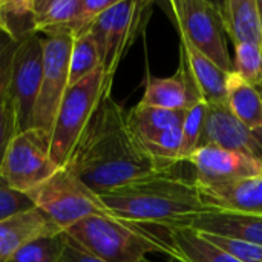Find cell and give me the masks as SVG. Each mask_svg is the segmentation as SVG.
I'll return each instance as SVG.
<instances>
[{"label": "cell", "mask_w": 262, "mask_h": 262, "mask_svg": "<svg viewBox=\"0 0 262 262\" xmlns=\"http://www.w3.org/2000/svg\"><path fill=\"white\" fill-rule=\"evenodd\" d=\"M28 196L35 209L61 232H66L88 216L107 212L100 196L66 167L58 169Z\"/></svg>", "instance_id": "obj_5"}, {"label": "cell", "mask_w": 262, "mask_h": 262, "mask_svg": "<svg viewBox=\"0 0 262 262\" xmlns=\"http://www.w3.org/2000/svg\"><path fill=\"white\" fill-rule=\"evenodd\" d=\"M80 5L81 0H32L37 32L46 37H71V28L80 12Z\"/></svg>", "instance_id": "obj_22"}, {"label": "cell", "mask_w": 262, "mask_h": 262, "mask_svg": "<svg viewBox=\"0 0 262 262\" xmlns=\"http://www.w3.org/2000/svg\"><path fill=\"white\" fill-rule=\"evenodd\" d=\"M43 75V38L32 34L17 45L8 97L14 106L18 132L32 127L34 109Z\"/></svg>", "instance_id": "obj_11"}, {"label": "cell", "mask_w": 262, "mask_h": 262, "mask_svg": "<svg viewBox=\"0 0 262 262\" xmlns=\"http://www.w3.org/2000/svg\"><path fill=\"white\" fill-rule=\"evenodd\" d=\"M72 38L54 35L43 38V75L34 109L32 127L51 134L57 109L69 88V54Z\"/></svg>", "instance_id": "obj_10"}, {"label": "cell", "mask_w": 262, "mask_h": 262, "mask_svg": "<svg viewBox=\"0 0 262 262\" xmlns=\"http://www.w3.org/2000/svg\"><path fill=\"white\" fill-rule=\"evenodd\" d=\"M57 233H61V230L54 226L38 209H32L0 221V262L11 261L17 250L29 241Z\"/></svg>", "instance_id": "obj_18"}, {"label": "cell", "mask_w": 262, "mask_h": 262, "mask_svg": "<svg viewBox=\"0 0 262 262\" xmlns=\"http://www.w3.org/2000/svg\"><path fill=\"white\" fill-rule=\"evenodd\" d=\"M232 61L233 72H236L249 84L262 88V45H236Z\"/></svg>", "instance_id": "obj_27"}, {"label": "cell", "mask_w": 262, "mask_h": 262, "mask_svg": "<svg viewBox=\"0 0 262 262\" xmlns=\"http://www.w3.org/2000/svg\"><path fill=\"white\" fill-rule=\"evenodd\" d=\"M261 89H262V88H261Z\"/></svg>", "instance_id": "obj_36"}, {"label": "cell", "mask_w": 262, "mask_h": 262, "mask_svg": "<svg viewBox=\"0 0 262 262\" xmlns=\"http://www.w3.org/2000/svg\"><path fill=\"white\" fill-rule=\"evenodd\" d=\"M201 97L193 86L186 66L180 61L177 72L172 77H147L144 94L138 104L167 109V111H187Z\"/></svg>", "instance_id": "obj_15"}, {"label": "cell", "mask_w": 262, "mask_h": 262, "mask_svg": "<svg viewBox=\"0 0 262 262\" xmlns=\"http://www.w3.org/2000/svg\"><path fill=\"white\" fill-rule=\"evenodd\" d=\"M207 109L209 104L204 100H200L186 111L183 121V143L180 150V163L186 161L198 149L206 124Z\"/></svg>", "instance_id": "obj_26"}, {"label": "cell", "mask_w": 262, "mask_h": 262, "mask_svg": "<svg viewBox=\"0 0 262 262\" xmlns=\"http://www.w3.org/2000/svg\"><path fill=\"white\" fill-rule=\"evenodd\" d=\"M15 41H12L3 31H0V101L8 95L12 60L17 49Z\"/></svg>", "instance_id": "obj_32"}, {"label": "cell", "mask_w": 262, "mask_h": 262, "mask_svg": "<svg viewBox=\"0 0 262 262\" xmlns=\"http://www.w3.org/2000/svg\"><path fill=\"white\" fill-rule=\"evenodd\" d=\"M115 2L117 0H81L80 12L71 28V37L75 38L81 34H86L98 15L111 8Z\"/></svg>", "instance_id": "obj_30"}, {"label": "cell", "mask_w": 262, "mask_h": 262, "mask_svg": "<svg viewBox=\"0 0 262 262\" xmlns=\"http://www.w3.org/2000/svg\"><path fill=\"white\" fill-rule=\"evenodd\" d=\"M200 233V232H198ZM206 241L218 247L220 250L229 253L230 256L236 258L241 262H262V247L246 243L241 239H233V238H226V236H218V235H209V233H200Z\"/></svg>", "instance_id": "obj_28"}, {"label": "cell", "mask_w": 262, "mask_h": 262, "mask_svg": "<svg viewBox=\"0 0 262 262\" xmlns=\"http://www.w3.org/2000/svg\"><path fill=\"white\" fill-rule=\"evenodd\" d=\"M60 262H104L84 250L80 244H77L72 238L66 235V246L61 255Z\"/></svg>", "instance_id": "obj_33"}, {"label": "cell", "mask_w": 262, "mask_h": 262, "mask_svg": "<svg viewBox=\"0 0 262 262\" xmlns=\"http://www.w3.org/2000/svg\"><path fill=\"white\" fill-rule=\"evenodd\" d=\"M0 31L15 43L23 41L32 34H38L32 0H0Z\"/></svg>", "instance_id": "obj_23"}, {"label": "cell", "mask_w": 262, "mask_h": 262, "mask_svg": "<svg viewBox=\"0 0 262 262\" xmlns=\"http://www.w3.org/2000/svg\"><path fill=\"white\" fill-rule=\"evenodd\" d=\"M64 167L98 196L130 183L172 172L140 146L129 129L126 111L111 92L100 101Z\"/></svg>", "instance_id": "obj_1"}, {"label": "cell", "mask_w": 262, "mask_h": 262, "mask_svg": "<svg viewBox=\"0 0 262 262\" xmlns=\"http://www.w3.org/2000/svg\"><path fill=\"white\" fill-rule=\"evenodd\" d=\"M220 146L262 164V129L252 130L236 120L226 104H210L200 146Z\"/></svg>", "instance_id": "obj_12"}, {"label": "cell", "mask_w": 262, "mask_h": 262, "mask_svg": "<svg viewBox=\"0 0 262 262\" xmlns=\"http://www.w3.org/2000/svg\"><path fill=\"white\" fill-rule=\"evenodd\" d=\"M178 34L204 54L226 74L233 71L227 49V35L216 3L209 0L169 2Z\"/></svg>", "instance_id": "obj_7"}, {"label": "cell", "mask_w": 262, "mask_h": 262, "mask_svg": "<svg viewBox=\"0 0 262 262\" xmlns=\"http://www.w3.org/2000/svg\"><path fill=\"white\" fill-rule=\"evenodd\" d=\"M111 88L112 78L104 74L103 68L68 88L49 134L51 158L60 169L68 164L74 147Z\"/></svg>", "instance_id": "obj_4"}, {"label": "cell", "mask_w": 262, "mask_h": 262, "mask_svg": "<svg viewBox=\"0 0 262 262\" xmlns=\"http://www.w3.org/2000/svg\"><path fill=\"white\" fill-rule=\"evenodd\" d=\"M32 209H35V206L26 193L11 189L3 180H0V221Z\"/></svg>", "instance_id": "obj_29"}, {"label": "cell", "mask_w": 262, "mask_h": 262, "mask_svg": "<svg viewBox=\"0 0 262 262\" xmlns=\"http://www.w3.org/2000/svg\"><path fill=\"white\" fill-rule=\"evenodd\" d=\"M207 209L262 216V175L198 186Z\"/></svg>", "instance_id": "obj_14"}, {"label": "cell", "mask_w": 262, "mask_h": 262, "mask_svg": "<svg viewBox=\"0 0 262 262\" xmlns=\"http://www.w3.org/2000/svg\"><path fill=\"white\" fill-rule=\"evenodd\" d=\"M58 169L51 158L49 135L31 127L18 132L8 146L0 163V180L11 189L28 195Z\"/></svg>", "instance_id": "obj_8"}, {"label": "cell", "mask_w": 262, "mask_h": 262, "mask_svg": "<svg viewBox=\"0 0 262 262\" xmlns=\"http://www.w3.org/2000/svg\"><path fill=\"white\" fill-rule=\"evenodd\" d=\"M149 8L150 2L117 0L89 28L88 32L97 45L107 77L114 78L121 58L144 26Z\"/></svg>", "instance_id": "obj_6"}, {"label": "cell", "mask_w": 262, "mask_h": 262, "mask_svg": "<svg viewBox=\"0 0 262 262\" xmlns=\"http://www.w3.org/2000/svg\"><path fill=\"white\" fill-rule=\"evenodd\" d=\"M200 233L241 239L262 247V216L207 209L189 226Z\"/></svg>", "instance_id": "obj_16"}, {"label": "cell", "mask_w": 262, "mask_h": 262, "mask_svg": "<svg viewBox=\"0 0 262 262\" xmlns=\"http://www.w3.org/2000/svg\"><path fill=\"white\" fill-rule=\"evenodd\" d=\"M195 170V184H216L262 175V164L235 150L220 146L198 147L187 160Z\"/></svg>", "instance_id": "obj_13"}, {"label": "cell", "mask_w": 262, "mask_h": 262, "mask_svg": "<svg viewBox=\"0 0 262 262\" xmlns=\"http://www.w3.org/2000/svg\"><path fill=\"white\" fill-rule=\"evenodd\" d=\"M172 256L183 262H241L206 241L196 230L177 227L167 230Z\"/></svg>", "instance_id": "obj_21"}, {"label": "cell", "mask_w": 262, "mask_h": 262, "mask_svg": "<svg viewBox=\"0 0 262 262\" xmlns=\"http://www.w3.org/2000/svg\"><path fill=\"white\" fill-rule=\"evenodd\" d=\"M226 35L233 46L241 43L262 45V28L256 0H226L216 3Z\"/></svg>", "instance_id": "obj_19"}, {"label": "cell", "mask_w": 262, "mask_h": 262, "mask_svg": "<svg viewBox=\"0 0 262 262\" xmlns=\"http://www.w3.org/2000/svg\"><path fill=\"white\" fill-rule=\"evenodd\" d=\"M226 106L249 129H262V89L249 84L233 71L226 75Z\"/></svg>", "instance_id": "obj_20"}, {"label": "cell", "mask_w": 262, "mask_h": 262, "mask_svg": "<svg viewBox=\"0 0 262 262\" xmlns=\"http://www.w3.org/2000/svg\"><path fill=\"white\" fill-rule=\"evenodd\" d=\"M180 61L186 66L189 77L201 100L210 104H226V72L180 35Z\"/></svg>", "instance_id": "obj_17"}, {"label": "cell", "mask_w": 262, "mask_h": 262, "mask_svg": "<svg viewBox=\"0 0 262 262\" xmlns=\"http://www.w3.org/2000/svg\"><path fill=\"white\" fill-rule=\"evenodd\" d=\"M66 246V233L40 236L37 239L29 241L9 262H60L63 250Z\"/></svg>", "instance_id": "obj_25"}, {"label": "cell", "mask_w": 262, "mask_h": 262, "mask_svg": "<svg viewBox=\"0 0 262 262\" xmlns=\"http://www.w3.org/2000/svg\"><path fill=\"white\" fill-rule=\"evenodd\" d=\"M186 111H167L137 104L126 112L127 124L140 146L164 169L180 163Z\"/></svg>", "instance_id": "obj_9"}, {"label": "cell", "mask_w": 262, "mask_h": 262, "mask_svg": "<svg viewBox=\"0 0 262 262\" xmlns=\"http://www.w3.org/2000/svg\"><path fill=\"white\" fill-rule=\"evenodd\" d=\"M256 5H258V14H259V21H261L262 28V0H256Z\"/></svg>", "instance_id": "obj_34"}, {"label": "cell", "mask_w": 262, "mask_h": 262, "mask_svg": "<svg viewBox=\"0 0 262 262\" xmlns=\"http://www.w3.org/2000/svg\"><path fill=\"white\" fill-rule=\"evenodd\" d=\"M106 210L137 224L163 226L166 230L189 227L207 210L195 181L175 175L158 173L100 196Z\"/></svg>", "instance_id": "obj_2"}, {"label": "cell", "mask_w": 262, "mask_h": 262, "mask_svg": "<svg viewBox=\"0 0 262 262\" xmlns=\"http://www.w3.org/2000/svg\"><path fill=\"white\" fill-rule=\"evenodd\" d=\"M64 233L104 262H144L149 253L172 256L169 241L141 224L118 218L109 212L88 216Z\"/></svg>", "instance_id": "obj_3"}, {"label": "cell", "mask_w": 262, "mask_h": 262, "mask_svg": "<svg viewBox=\"0 0 262 262\" xmlns=\"http://www.w3.org/2000/svg\"><path fill=\"white\" fill-rule=\"evenodd\" d=\"M169 262H183V261H180V259H177V258H170Z\"/></svg>", "instance_id": "obj_35"}, {"label": "cell", "mask_w": 262, "mask_h": 262, "mask_svg": "<svg viewBox=\"0 0 262 262\" xmlns=\"http://www.w3.org/2000/svg\"><path fill=\"white\" fill-rule=\"evenodd\" d=\"M18 134L17 127V117L14 106L6 95L0 101V163L8 150V146L11 144L12 138Z\"/></svg>", "instance_id": "obj_31"}, {"label": "cell", "mask_w": 262, "mask_h": 262, "mask_svg": "<svg viewBox=\"0 0 262 262\" xmlns=\"http://www.w3.org/2000/svg\"><path fill=\"white\" fill-rule=\"evenodd\" d=\"M103 68L97 45L89 32L72 38L69 54V86L77 84L97 69Z\"/></svg>", "instance_id": "obj_24"}]
</instances>
